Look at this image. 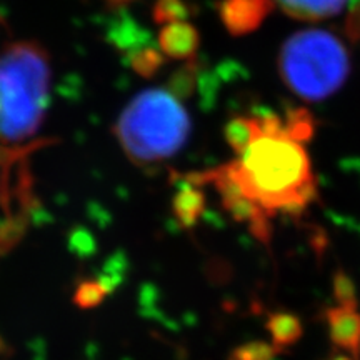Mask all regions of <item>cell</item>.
Returning a JSON list of instances; mask_svg holds the SVG:
<instances>
[{"mask_svg": "<svg viewBox=\"0 0 360 360\" xmlns=\"http://www.w3.org/2000/svg\"><path fill=\"white\" fill-rule=\"evenodd\" d=\"M217 188L225 209L262 242L272 237L278 214H302L317 199V179L304 143L287 130L260 134L236 160L186 177Z\"/></svg>", "mask_w": 360, "mask_h": 360, "instance_id": "6da1fadb", "label": "cell"}, {"mask_svg": "<svg viewBox=\"0 0 360 360\" xmlns=\"http://www.w3.org/2000/svg\"><path fill=\"white\" fill-rule=\"evenodd\" d=\"M51 58L32 40L0 52V143L30 141L44 122L51 90Z\"/></svg>", "mask_w": 360, "mask_h": 360, "instance_id": "7a4b0ae2", "label": "cell"}, {"mask_svg": "<svg viewBox=\"0 0 360 360\" xmlns=\"http://www.w3.org/2000/svg\"><path fill=\"white\" fill-rule=\"evenodd\" d=\"M114 134L124 154L137 165L174 157L191 134V117L167 89H148L129 102Z\"/></svg>", "mask_w": 360, "mask_h": 360, "instance_id": "3957f363", "label": "cell"}, {"mask_svg": "<svg viewBox=\"0 0 360 360\" xmlns=\"http://www.w3.org/2000/svg\"><path fill=\"white\" fill-rule=\"evenodd\" d=\"M278 72L295 96L309 102L323 101L334 96L347 80L349 51L337 35L327 30H299L282 45Z\"/></svg>", "mask_w": 360, "mask_h": 360, "instance_id": "277c9868", "label": "cell"}, {"mask_svg": "<svg viewBox=\"0 0 360 360\" xmlns=\"http://www.w3.org/2000/svg\"><path fill=\"white\" fill-rule=\"evenodd\" d=\"M340 304L327 312L328 334L342 357L357 360L360 352V314L352 294L339 297Z\"/></svg>", "mask_w": 360, "mask_h": 360, "instance_id": "5b68a950", "label": "cell"}, {"mask_svg": "<svg viewBox=\"0 0 360 360\" xmlns=\"http://www.w3.org/2000/svg\"><path fill=\"white\" fill-rule=\"evenodd\" d=\"M274 11V0H222L220 20L236 37L254 32Z\"/></svg>", "mask_w": 360, "mask_h": 360, "instance_id": "8992f818", "label": "cell"}, {"mask_svg": "<svg viewBox=\"0 0 360 360\" xmlns=\"http://www.w3.org/2000/svg\"><path fill=\"white\" fill-rule=\"evenodd\" d=\"M200 45L199 30L188 22H175L162 27L159 49L165 57L175 60H187L195 56Z\"/></svg>", "mask_w": 360, "mask_h": 360, "instance_id": "52a82bcc", "label": "cell"}, {"mask_svg": "<svg viewBox=\"0 0 360 360\" xmlns=\"http://www.w3.org/2000/svg\"><path fill=\"white\" fill-rule=\"evenodd\" d=\"M277 4L297 20L317 22L339 15L349 0H277Z\"/></svg>", "mask_w": 360, "mask_h": 360, "instance_id": "ba28073f", "label": "cell"}, {"mask_svg": "<svg viewBox=\"0 0 360 360\" xmlns=\"http://www.w3.org/2000/svg\"><path fill=\"white\" fill-rule=\"evenodd\" d=\"M225 141L236 155L244 154L247 147L260 135V124H259V115H240L233 117L232 120H229L225 125Z\"/></svg>", "mask_w": 360, "mask_h": 360, "instance_id": "9c48e42d", "label": "cell"}, {"mask_svg": "<svg viewBox=\"0 0 360 360\" xmlns=\"http://www.w3.org/2000/svg\"><path fill=\"white\" fill-rule=\"evenodd\" d=\"M187 186L180 188L177 195H175L174 207L175 212H177V217L182 220L184 224L192 225L197 219H199L202 209H204L205 195L204 192L200 191V186L191 182V180H187Z\"/></svg>", "mask_w": 360, "mask_h": 360, "instance_id": "30bf717a", "label": "cell"}, {"mask_svg": "<svg viewBox=\"0 0 360 360\" xmlns=\"http://www.w3.org/2000/svg\"><path fill=\"white\" fill-rule=\"evenodd\" d=\"M164 57L165 56L160 52V49L152 47V45H143V47L129 52L130 67L146 79L154 77L160 70V67L164 65Z\"/></svg>", "mask_w": 360, "mask_h": 360, "instance_id": "8fae6325", "label": "cell"}, {"mask_svg": "<svg viewBox=\"0 0 360 360\" xmlns=\"http://www.w3.org/2000/svg\"><path fill=\"white\" fill-rule=\"evenodd\" d=\"M188 15H191V8L184 0H157L152 8V19L157 25L187 22Z\"/></svg>", "mask_w": 360, "mask_h": 360, "instance_id": "7c38bea8", "label": "cell"}, {"mask_svg": "<svg viewBox=\"0 0 360 360\" xmlns=\"http://www.w3.org/2000/svg\"><path fill=\"white\" fill-rule=\"evenodd\" d=\"M283 122H285L287 134H289L294 141L305 143L312 139L314 130H315V122H314V117L310 115L309 110L305 109L289 110L287 112L285 119H283Z\"/></svg>", "mask_w": 360, "mask_h": 360, "instance_id": "4fadbf2b", "label": "cell"}, {"mask_svg": "<svg viewBox=\"0 0 360 360\" xmlns=\"http://www.w3.org/2000/svg\"><path fill=\"white\" fill-rule=\"evenodd\" d=\"M42 146L40 142L29 143V146L22 147H13V148H4L0 147V193L7 192L8 187V174L12 172V169L15 167V164H19L24 159L29 157L30 152L35 150V147Z\"/></svg>", "mask_w": 360, "mask_h": 360, "instance_id": "5bb4252c", "label": "cell"}, {"mask_svg": "<svg viewBox=\"0 0 360 360\" xmlns=\"http://www.w3.org/2000/svg\"><path fill=\"white\" fill-rule=\"evenodd\" d=\"M199 79V69H197V62L191 60L188 64L182 65L175 74L170 77L169 92H172L177 98L191 97L193 89L197 85Z\"/></svg>", "mask_w": 360, "mask_h": 360, "instance_id": "9a60e30c", "label": "cell"}, {"mask_svg": "<svg viewBox=\"0 0 360 360\" xmlns=\"http://www.w3.org/2000/svg\"><path fill=\"white\" fill-rule=\"evenodd\" d=\"M142 37H146V34L139 27H135L130 20H125L114 27V30L110 34V42H114L119 49H124V51L129 49L132 52L135 49L147 45L146 40H142Z\"/></svg>", "mask_w": 360, "mask_h": 360, "instance_id": "2e32d148", "label": "cell"}, {"mask_svg": "<svg viewBox=\"0 0 360 360\" xmlns=\"http://www.w3.org/2000/svg\"><path fill=\"white\" fill-rule=\"evenodd\" d=\"M105 2L112 8H122L124 6H127L130 0H105Z\"/></svg>", "mask_w": 360, "mask_h": 360, "instance_id": "e0dca14e", "label": "cell"}]
</instances>
